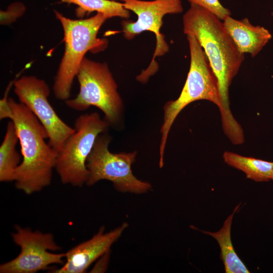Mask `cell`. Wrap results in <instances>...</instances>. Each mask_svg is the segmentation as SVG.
Instances as JSON below:
<instances>
[{
    "mask_svg": "<svg viewBox=\"0 0 273 273\" xmlns=\"http://www.w3.org/2000/svg\"><path fill=\"white\" fill-rule=\"evenodd\" d=\"M221 21L207 10L190 4L183 17V31L187 35L195 36L203 49L217 82L223 129L229 139H235L240 137L243 131L230 110L229 87L245 57Z\"/></svg>",
    "mask_w": 273,
    "mask_h": 273,
    "instance_id": "1",
    "label": "cell"
},
{
    "mask_svg": "<svg viewBox=\"0 0 273 273\" xmlns=\"http://www.w3.org/2000/svg\"><path fill=\"white\" fill-rule=\"evenodd\" d=\"M224 162L230 166L243 171L247 178L256 182L271 180L273 162L245 157L231 152H225Z\"/></svg>",
    "mask_w": 273,
    "mask_h": 273,
    "instance_id": "15",
    "label": "cell"
},
{
    "mask_svg": "<svg viewBox=\"0 0 273 273\" xmlns=\"http://www.w3.org/2000/svg\"><path fill=\"white\" fill-rule=\"evenodd\" d=\"M14 123L22 160L14 175L16 188L31 195L49 186L55 168L57 152L47 143V132L24 104L6 98L1 101L0 118Z\"/></svg>",
    "mask_w": 273,
    "mask_h": 273,
    "instance_id": "2",
    "label": "cell"
},
{
    "mask_svg": "<svg viewBox=\"0 0 273 273\" xmlns=\"http://www.w3.org/2000/svg\"><path fill=\"white\" fill-rule=\"evenodd\" d=\"M240 204L236 207L233 213L224 221L222 228L216 232L203 231L217 242L220 249V258L226 273H249L250 271L236 253L232 244L231 229L233 216Z\"/></svg>",
    "mask_w": 273,
    "mask_h": 273,
    "instance_id": "13",
    "label": "cell"
},
{
    "mask_svg": "<svg viewBox=\"0 0 273 273\" xmlns=\"http://www.w3.org/2000/svg\"><path fill=\"white\" fill-rule=\"evenodd\" d=\"M110 1H116V2H118V1H121V0H110Z\"/></svg>",
    "mask_w": 273,
    "mask_h": 273,
    "instance_id": "20",
    "label": "cell"
},
{
    "mask_svg": "<svg viewBox=\"0 0 273 273\" xmlns=\"http://www.w3.org/2000/svg\"><path fill=\"white\" fill-rule=\"evenodd\" d=\"M26 10L21 2H14L9 6L6 11H1V23L8 24L12 23L22 16Z\"/></svg>",
    "mask_w": 273,
    "mask_h": 273,
    "instance_id": "18",
    "label": "cell"
},
{
    "mask_svg": "<svg viewBox=\"0 0 273 273\" xmlns=\"http://www.w3.org/2000/svg\"><path fill=\"white\" fill-rule=\"evenodd\" d=\"M14 93L20 103L36 116L46 130L49 144L57 152L74 132L58 115L50 103V88L42 79L33 75H24L14 83Z\"/></svg>",
    "mask_w": 273,
    "mask_h": 273,
    "instance_id": "9",
    "label": "cell"
},
{
    "mask_svg": "<svg viewBox=\"0 0 273 273\" xmlns=\"http://www.w3.org/2000/svg\"><path fill=\"white\" fill-rule=\"evenodd\" d=\"M123 7L137 16L135 21L124 20L122 31L127 40H131L143 31L153 32L156 39V45L152 61L149 67L136 76L142 83L146 82L157 70L155 62L156 57L166 53L169 47L160 30L163 17L168 14H177L183 12L181 0H121Z\"/></svg>",
    "mask_w": 273,
    "mask_h": 273,
    "instance_id": "8",
    "label": "cell"
},
{
    "mask_svg": "<svg viewBox=\"0 0 273 273\" xmlns=\"http://www.w3.org/2000/svg\"><path fill=\"white\" fill-rule=\"evenodd\" d=\"M109 125L95 112L77 118L75 132L66 141L56 158L55 169L62 183L74 187L86 184L89 175L87 159L97 137Z\"/></svg>",
    "mask_w": 273,
    "mask_h": 273,
    "instance_id": "6",
    "label": "cell"
},
{
    "mask_svg": "<svg viewBox=\"0 0 273 273\" xmlns=\"http://www.w3.org/2000/svg\"><path fill=\"white\" fill-rule=\"evenodd\" d=\"M271 16H272V18H273V11L271 13Z\"/></svg>",
    "mask_w": 273,
    "mask_h": 273,
    "instance_id": "21",
    "label": "cell"
},
{
    "mask_svg": "<svg viewBox=\"0 0 273 273\" xmlns=\"http://www.w3.org/2000/svg\"><path fill=\"white\" fill-rule=\"evenodd\" d=\"M62 3L74 4L77 6L76 15L79 18L85 14L96 12L106 15L109 19L120 17L128 19L130 17L129 11L126 9L121 2L110 0H58Z\"/></svg>",
    "mask_w": 273,
    "mask_h": 273,
    "instance_id": "16",
    "label": "cell"
},
{
    "mask_svg": "<svg viewBox=\"0 0 273 273\" xmlns=\"http://www.w3.org/2000/svg\"><path fill=\"white\" fill-rule=\"evenodd\" d=\"M19 138L16 126L10 120L0 146V181H14L15 173L21 163V157L16 150Z\"/></svg>",
    "mask_w": 273,
    "mask_h": 273,
    "instance_id": "14",
    "label": "cell"
},
{
    "mask_svg": "<svg viewBox=\"0 0 273 273\" xmlns=\"http://www.w3.org/2000/svg\"><path fill=\"white\" fill-rule=\"evenodd\" d=\"M15 228L13 240L21 251L16 258L0 265L1 273H35L48 269L50 265L64 263L65 253L50 252L60 249L52 234L19 225Z\"/></svg>",
    "mask_w": 273,
    "mask_h": 273,
    "instance_id": "10",
    "label": "cell"
},
{
    "mask_svg": "<svg viewBox=\"0 0 273 273\" xmlns=\"http://www.w3.org/2000/svg\"><path fill=\"white\" fill-rule=\"evenodd\" d=\"M190 4L199 6L213 13L221 20L231 16L230 11L225 8L219 0H187Z\"/></svg>",
    "mask_w": 273,
    "mask_h": 273,
    "instance_id": "17",
    "label": "cell"
},
{
    "mask_svg": "<svg viewBox=\"0 0 273 273\" xmlns=\"http://www.w3.org/2000/svg\"><path fill=\"white\" fill-rule=\"evenodd\" d=\"M110 141L111 137L106 134L97 137L86 161L89 175L86 185L93 186L105 179L112 182L115 189L121 192L141 194L151 190L149 183L139 179L132 173L131 165L135 161L137 152L112 153L108 148Z\"/></svg>",
    "mask_w": 273,
    "mask_h": 273,
    "instance_id": "7",
    "label": "cell"
},
{
    "mask_svg": "<svg viewBox=\"0 0 273 273\" xmlns=\"http://www.w3.org/2000/svg\"><path fill=\"white\" fill-rule=\"evenodd\" d=\"M227 32L239 51L255 57L271 39L272 35L263 26L253 25L247 18L238 20L231 16L222 20Z\"/></svg>",
    "mask_w": 273,
    "mask_h": 273,
    "instance_id": "12",
    "label": "cell"
},
{
    "mask_svg": "<svg viewBox=\"0 0 273 273\" xmlns=\"http://www.w3.org/2000/svg\"><path fill=\"white\" fill-rule=\"evenodd\" d=\"M128 226L126 222L114 230L104 233V228L89 240L78 244L65 253L63 266L54 273H84L96 260L107 253Z\"/></svg>",
    "mask_w": 273,
    "mask_h": 273,
    "instance_id": "11",
    "label": "cell"
},
{
    "mask_svg": "<svg viewBox=\"0 0 273 273\" xmlns=\"http://www.w3.org/2000/svg\"><path fill=\"white\" fill-rule=\"evenodd\" d=\"M190 53V66L181 93L175 100L168 101L163 107V121L161 127L159 147L160 168L164 164L165 146L171 127L179 113L190 103L207 100L220 109L221 102L216 78L203 48L193 35H187Z\"/></svg>",
    "mask_w": 273,
    "mask_h": 273,
    "instance_id": "4",
    "label": "cell"
},
{
    "mask_svg": "<svg viewBox=\"0 0 273 273\" xmlns=\"http://www.w3.org/2000/svg\"><path fill=\"white\" fill-rule=\"evenodd\" d=\"M271 180H273V171H272V174H271Z\"/></svg>",
    "mask_w": 273,
    "mask_h": 273,
    "instance_id": "19",
    "label": "cell"
},
{
    "mask_svg": "<svg viewBox=\"0 0 273 273\" xmlns=\"http://www.w3.org/2000/svg\"><path fill=\"white\" fill-rule=\"evenodd\" d=\"M64 32L65 51L55 78L53 89L55 97L66 101L70 97L75 77L81 63L88 52L98 53L107 47L106 39L97 37L104 22L109 19L106 15L97 13L86 19H72L55 10Z\"/></svg>",
    "mask_w": 273,
    "mask_h": 273,
    "instance_id": "3",
    "label": "cell"
},
{
    "mask_svg": "<svg viewBox=\"0 0 273 273\" xmlns=\"http://www.w3.org/2000/svg\"><path fill=\"white\" fill-rule=\"evenodd\" d=\"M76 77L79 92L74 98L65 101L66 105L78 111L96 107L104 114L109 124H117L121 117L123 104L107 64L84 57Z\"/></svg>",
    "mask_w": 273,
    "mask_h": 273,
    "instance_id": "5",
    "label": "cell"
}]
</instances>
